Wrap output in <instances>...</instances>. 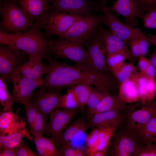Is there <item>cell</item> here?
Here are the masks:
<instances>
[{
	"label": "cell",
	"mask_w": 156,
	"mask_h": 156,
	"mask_svg": "<svg viewBox=\"0 0 156 156\" xmlns=\"http://www.w3.org/2000/svg\"><path fill=\"white\" fill-rule=\"evenodd\" d=\"M43 57L49 65L43 79V86L45 88L51 90L78 84L94 85L107 91L115 87V80L105 72L94 73L58 62L47 52Z\"/></svg>",
	"instance_id": "1"
},
{
	"label": "cell",
	"mask_w": 156,
	"mask_h": 156,
	"mask_svg": "<svg viewBox=\"0 0 156 156\" xmlns=\"http://www.w3.org/2000/svg\"><path fill=\"white\" fill-rule=\"evenodd\" d=\"M2 19L0 31L7 32H24L35 22L33 18L14 0H5L0 7Z\"/></svg>",
	"instance_id": "2"
},
{
	"label": "cell",
	"mask_w": 156,
	"mask_h": 156,
	"mask_svg": "<svg viewBox=\"0 0 156 156\" xmlns=\"http://www.w3.org/2000/svg\"><path fill=\"white\" fill-rule=\"evenodd\" d=\"M41 28L35 22L27 31L20 32L9 46L21 50L29 57L39 54L44 56L47 52L48 40L42 33Z\"/></svg>",
	"instance_id": "3"
},
{
	"label": "cell",
	"mask_w": 156,
	"mask_h": 156,
	"mask_svg": "<svg viewBox=\"0 0 156 156\" xmlns=\"http://www.w3.org/2000/svg\"><path fill=\"white\" fill-rule=\"evenodd\" d=\"M104 16L90 14L75 22L60 38L83 46L88 45L98 27L103 25Z\"/></svg>",
	"instance_id": "4"
},
{
	"label": "cell",
	"mask_w": 156,
	"mask_h": 156,
	"mask_svg": "<svg viewBox=\"0 0 156 156\" xmlns=\"http://www.w3.org/2000/svg\"><path fill=\"white\" fill-rule=\"evenodd\" d=\"M82 17L60 12H48L37 21L44 31V35L49 38L53 35L61 37L70 27Z\"/></svg>",
	"instance_id": "5"
},
{
	"label": "cell",
	"mask_w": 156,
	"mask_h": 156,
	"mask_svg": "<svg viewBox=\"0 0 156 156\" xmlns=\"http://www.w3.org/2000/svg\"><path fill=\"white\" fill-rule=\"evenodd\" d=\"M127 129L136 131L145 125L156 112V102L140 101L127 105L124 111Z\"/></svg>",
	"instance_id": "6"
},
{
	"label": "cell",
	"mask_w": 156,
	"mask_h": 156,
	"mask_svg": "<svg viewBox=\"0 0 156 156\" xmlns=\"http://www.w3.org/2000/svg\"><path fill=\"white\" fill-rule=\"evenodd\" d=\"M142 144L137 133L125 127L115 131L108 148L113 156H135Z\"/></svg>",
	"instance_id": "7"
},
{
	"label": "cell",
	"mask_w": 156,
	"mask_h": 156,
	"mask_svg": "<svg viewBox=\"0 0 156 156\" xmlns=\"http://www.w3.org/2000/svg\"><path fill=\"white\" fill-rule=\"evenodd\" d=\"M107 54L105 46L98 37L96 32L85 51L84 64H76V66L94 73L105 72L108 68L106 63Z\"/></svg>",
	"instance_id": "8"
},
{
	"label": "cell",
	"mask_w": 156,
	"mask_h": 156,
	"mask_svg": "<svg viewBox=\"0 0 156 156\" xmlns=\"http://www.w3.org/2000/svg\"><path fill=\"white\" fill-rule=\"evenodd\" d=\"M107 0H100L99 11L104 12L103 25L107 26L115 35L126 43L129 39L135 38L148 40L144 34L138 28L129 27L121 21L107 9Z\"/></svg>",
	"instance_id": "9"
},
{
	"label": "cell",
	"mask_w": 156,
	"mask_h": 156,
	"mask_svg": "<svg viewBox=\"0 0 156 156\" xmlns=\"http://www.w3.org/2000/svg\"><path fill=\"white\" fill-rule=\"evenodd\" d=\"M47 52L55 58H63L74 61L76 63L84 64L85 51L83 46L67 41L62 38L49 39Z\"/></svg>",
	"instance_id": "10"
},
{
	"label": "cell",
	"mask_w": 156,
	"mask_h": 156,
	"mask_svg": "<svg viewBox=\"0 0 156 156\" xmlns=\"http://www.w3.org/2000/svg\"><path fill=\"white\" fill-rule=\"evenodd\" d=\"M10 81L13 83L12 95L14 102L25 106L30 103L33 91L37 88L43 86V81L35 80L25 77L16 69L12 73Z\"/></svg>",
	"instance_id": "11"
},
{
	"label": "cell",
	"mask_w": 156,
	"mask_h": 156,
	"mask_svg": "<svg viewBox=\"0 0 156 156\" xmlns=\"http://www.w3.org/2000/svg\"><path fill=\"white\" fill-rule=\"evenodd\" d=\"M26 54L21 50L8 45L0 47V74L6 82L12 73L21 64Z\"/></svg>",
	"instance_id": "12"
},
{
	"label": "cell",
	"mask_w": 156,
	"mask_h": 156,
	"mask_svg": "<svg viewBox=\"0 0 156 156\" xmlns=\"http://www.w3.org/2000/svg\"><path fill=\"white\" fill-rule=\"evenodd\" d=\"M79 110L57 109L50 114L49 121L43 133L51 135V138L55 141Z\"/></svg>",
	"instance_id": "13"
},
{
	"label": "cell",
	"mask_w": 156,
	"mask_h": 156,
	"mask_svg": "<svg viewBox=\"0 0 156 156\" xmlns=\"http://www.w3.org/2000/svg\"><path fill=\"white\" fill-rule=\"evenodd\" d=\"M98 5L97 2L89 0H53L48 12H63L83 17L91 14Z\"/></svg>",
	"instance_id": "14"
},
{
	"label": "cell",
	"mask_w": 156,
	"mask_h": 156,
	"mask_svg": "<svg viewBox=\"0 0 156 156\" xmlns=\"http://www.w3.org/2000/svg\"><path fill=\"white\" fill-rule=\"evenodd\" d=\"M62 88L47 90L43 86L37 92L33 93L34 97L30 99V103L39 111L47 115L58 108L62 95Z\"/></svg>",
	"instance_id": "15"
},
{
	"label": "cell",
	"mask_w": 156,
	"mask_h": 156,
	"mask_svg": "<svg viewBox=\"0 0 156 156\" xmlns=\"http://www.w3.org/2000/svg\"><path fill=\"white\" fill-rule=\"evenodd\" d=\"M97 35L104 46L107 53H120L125 55L129 60H133L134 57L126 43L109 29H106L100 25L98 28Z\"/></svg>",
	"instance_id": "16"
},
{
	"label": "cell",
	"mask_w": 156,
	"mask_h": 156,
	"mask_svg": "<svg viewBox=\"0 0 156 156\" xmlns=\"http://www.w3.org/2000/svg\"><path fill=\"white\" fill-rule=\"evenodd\" d=\"M125 121V122L124 112L117 110H110L93 115L86 123V127L117 129Z\"/></svg>",
	"instance_id": "17"
},
{
	"label": "cell",
	"mask_w": 156,
	"mask_h": 156,
	"mask_svg": "<svg viewBox=\"0 0 156 156\" xmlns=\"http://www.w3.org/2000/svg\"><path fill=\"white\" fill-rule=\"evenodd\" d=\"M20 108L15 112L13 111H1L0 136H6L21 132L26 129V122L19 116Z\"/></svg>",
	"instance_id": "18"
},
{
	"label": "cell",
	"mask_w": 156,
	"mask_h": 156,
	"mask_svg": "<svg viewBox=\"0 0 156 156\" xmlns=\"http://www.w3.org/2000/svg\"><path fill=\"white\" fill-rule=\"evenodd\" d=\"M42 55L29 57L28 60L16 68L24 76L31 79L43 81V76L47 73L49 64L42 61Z\"/></svg>",
	"instance_id": "19"
},
{
	"label": "cell",
	"mask_w": 156,
	"mask_h": 156,
	"mask_svg": "<svg viewBox=\"0 0 156 156\" xmlns=\"http://www.w3.org/2000/svg\"><path fill=\"white\" fill-rule=\"evenodd\" d=\"M87 137V155L96 151L108 149L116 129L94 128Z\"/></svg>",
	"instance_id": "20"
},
{
	"label": "cell",
	"mask_w": 156,
	"mask_h": 156,
	"mask_svg": "<svg viewBox=\"0 0 156 156\" xmlns=\"http://www.w3.org/2000/svg\"><path fill=\"white\" fill-rule=\"evenodd\" d=\"M107 9L125 19L126 24L133 27L138 24L136 17H140V8L137 0H116Z\"/></svg>",
	"instance_id": "21"
},
{
	"label": "cell",
	"mask_w": 156,
	"mask_h": 156,
	"mask_svg": "<svg viewBox=\"0 0 156 156\" xmlns=\"http://www.w3.org/2000/svg\"><path fill=\"white\" fill-rule=\"evenodd\" d=\"M127 105V103L122 100L118 94L113 95L107 92L94 109L88 114L89 118L96 114L110 110L123 112Z\"/></svg>",
	"instance_id": "22"
},
{
	"label": "cell",
	"mask_w": 156,
	"mask_h": 156,
	"mask_svg": "<svg viewBox=\"0 0 156 156\" xmlns=\"http://www.w3.org/2000/svg\"><path fill=\"white\" fill-rule=\"evenodd\" d=\"M136 82L140 101L145 102L153 100L156 94L155 79L144 75L139 72L137 76Z\"/></svg>",
	"instance_id": "23"
},
{
	"label": "cell",
	"mask_w": 156,
	"mask_h": 156,
	"mask_svg": "<svg viewBox=\"0 0 156 156\" xmlns=\"http://www.w3.org/2000/svg\"><path fill=\"white\" fill-rule=\"evenodd\" d=\"M14 0L17 4L28 12L35 22L47 13L50 7L49 0Z\"/></svg>",
	"instance_id": "24"
},
{
	"label": "cell",
	"mask_w": 156,
	"mask_h": 156,
	"mask_svg": "<svg viewBox=\"0 0 156 156\" xmlns=\"http://www.w3.org/2000/svg\"><path fill=\"white\" fill-rule=\"evenodd\" d=\"M86 123L82 118L76 119L67 127L55 141L57 149L64 145L70 144V142L79 133L84 131Z\"/></svg>",
	"instance_id": "25"
},
{
	"label": "cell",
	"mask_w": 156,
	"mask_h": 156,
	"mask_svg": "<svg viewBox=\"0 0 156 156\" xmlns=\"http://www.w3.org/2000/svg\"><path fill=\"white\" fill-rule=\"evenodd\" d=\"M139 73L119 84L118 94L121 99L127 103H134L140 101L136 82L137 76Z\"/></svg>",
	"instance_id": "26"
},
{
	"label": "cell",
	"mask_w": 156,
	"mask_h": 156,
	"mask_svg": "<svg viewBox=\"0 0 156 156\" xmlns=\"http://www.w3.org/2000/svg\"><path fill=\"white\" fill-rule=\"evenodd\" d=\"M34 142L39 156H60L55 142L42 134L34 137Z\"/></svg>",
	"instance_id": "27"
},
{
	"label": "cell",
	"mask_w": 156,
	"mask_h": 156,
	"mask_svg": "<svg viewBox=\"0 0 156 156\" xmlns=\"http://www.w3.org/2000/svg\"><path fill=\"white\" fill-rule=\"evenodd\" d=\"M135 132L142 144L156 143V112L148 122Z\"/></svg>",
	"instance_id": "28"
},
{
	"label": "cell",
	"mask_w": 156,
	"mask_h": 156,
	"mask_svg": "<svg viewBox=\"0 0 156 156\" xmlns=\"http://www.w3.org/2000/svg\"><path fill=\"white\" fill-rule=\"evenodd\" d=\"M138 67L132 62H125L118 68L112 73L118 83L126 81L138 73Z\"/></svg>",
	"instance_id": "29"
},
{
	"label": "cell",
	"mask_w": 156,
	"mask_h": 156,
	"mask_svg": "<svg viewBox=\"0 0 156 156\" xmlns=\"http://www.w3.org/2000/svg\"><path fill=\"white\" fill-rule=\"evenodd\" d=\"M23 137L27 138L30 140L32 139L27 129L20 133L8 135L0 136V149L16 147L22 140Z\"/></svg>",
	"instance_id": "30"
},
{
	"label": "cell",
	"mask_w": 156,
	"mask_h": 156,
	"mask_svg": "<svg viewBox=\"0 0 156 156\" xmlns=\"http://www.w3.org/2000/svg\"><path fill=\"white\" fill-rule=\"evenodd\" d=\"M134 57L145 56L148 52L150 42L146 39L139 38L129 40L127 42Z\"/></svg>",
	"instance_id": "31"
},
{
	"label": "cell",
	"mask_w": 156,
	"mask_h": 156,
	"mask_svg": "<svg viewBox=\"0 0 156 156\" xmlns=\"http://www.w3.org/2000/svg\"><path fill=\"white\" fill-rule=\"evenodd\" d=\"M69 88L75 95L79 103L80 110H82L86 105L93 88L88 85L78 84L71 86Z\"/></svg>",
	"instance_id": "32"
},
{
	"label": "cell",
	"mask_w": 156,
	"mask_h": 156,
	"mask_svg": "<svg viewBox=\"0 0 156 156\" xmlns=\"http://www.w3.org/2000/svg\"><path fill=\"white\" fill-rule=\"evenodd\" d=\"M7 83L1 77H0V102L4 111H13L12 106L14 102L12 94L7 88Z\"/></svg>",
	"instance_id": "33"
},
{
	"label": "cell",
	"mask_w": 156,
	"mask_h": 156,
	"mask_svg": "<svg viewBox=\"0 0 156 156\" xmlns=\"http://www.w3.org/2000/svg\"><path fill=\"white\" fill-rule=\"evenodd\" d=\"M58 108L80 110L76 96L69 88L67 89L66 93L61 96Z\"/></svg>",
	"instance_id": "34"
},
{
	"label": "cell",
	"mask_w": 156,
	"mask_h": 156,
	"mask_svg": "<svg viewBox=\"0 0 156 156\" xmlns=\"http://www.w3.org/2000/svg\"><path fill=\"white\" fill-rule=\"evenodd\" d=\"M107 92L106 90L96 86L92 88L86 105L88 107V114L94 109Z\"/></svg>",
	"instance_id": "35"
},
{
	"label": "cell",
	"mask_w": 156,
	"mask_h": 156,
	"mask_svg": "<svg viewBox=\"0 0 156 156\" xmlns=\"http://www.w3.org/2000/svg\"><path fill=\"white\" fill-rule=\"evenodd\" d=\"M128 59L123 54L120 53H107L106 63L108 68L112 72L122 65Z\"/></svg>",
	"instance_id": "36"
},
{
	"label": "cell",
	"mask_w": 156,
	"mask_h": 156,
	"mask_svg": "<svg viewBox=\"0 0 156 156\" xmlns=\"http://www.w3.org/2000/svg\"><path fill=\"white\" fill-rule=\"evenodd\" d=\"M47 115L38 110L32 129V132L34 137L42 134L46 125Z\"/></svg>",
	"instance_id": "37"
},
{
	"label": "cell",
	"mask_w": 156,
	"mask_h": 156,
	"mask_svg": "<svg viewBox=\"0 0 156 156\" xmlns=\"http://www.w3.org/2000/svg\"><path fill=\"white\" fill-rule=\"evenodd\" d=\"M141 18L142 19L144 23L143 29H156V8L148 10Z\"/></svg>",
	"instance_id": "38"
},
{
	"label": "cell",
	"mask_w": 156,
	"mask_h": 156,
	"mask_svg": "<svg viewBox=\"0 0 156 156\" xmlns=\"http://www.w3.org/2000/svg\"><path fill=\"white\" fill-rule=\"evenodd\" d=\"M60 156H85L86 152L81 149L71 146L70 144L63 146L58 149Z\"/></svg>",
	"instance_id": "39"
},
{
	"label": "cell",
	"mask_w": 156,
	"mask_h": 156,
	"mask_svg": "<svg viewBox=\"0 0 156 156\" xmlns=\"http://www.w3.org/2000/svg\"><path fill=\"white\" fill-rule=\"evenodd\" d=\"M135 156H156V143L141 145L138 148Z\"/></svg>",
	"instance_id": "40"
},
{
	"label": "cell",
	"mask_w": 156,
	"mask_h": 156,
	"mask_svg": "<svg viewBox=\"0 0 156 156\" xmlns=\"http://www.w3.org/2000/svg\"><path fill=\"white\" fill-rule=\"evenodd\" d=\"M25 109L27 121L32 129L38 110L31 103L25 105Z\"/></svg>",
	"instance_id": "41"
},
{
	"label": "cell",
	"mask_w": 156,
	"mask_h": 156,
	"mask_svg": "<svg viewBox=\"0 0 156 156\" xmlns=\"http://www.w3.org/2000/svg\"><path fill=\"white\" fill-rule=\"evenodd\" d=\"M16 156H39L31 150L27 144L22 140L16 147Z\"/></svg>",
	"instance_id": "42"
},
{
	"label": "cell",
	"mask_w": 156,
	"mask_h": 156,
	"mask_svg": "<svg viewBox=\"0 0 156 156\" xmlns=\"http://www.w3.org/2000/svg\"><path fill=\"white\" fill-rule=\"evenodd\" d=\"M20 32H7L0 31V43L9 46L17 37Z\"/></svg>",
	"instance_id": "43"
},
{
	"label": "cell",
	"mask_w": 156,
	"mask_h": 156,
	"mask_svg": "<svg viewBox=\"0 0 156 156\" xmlns=\"http://www.w3.org/2000/svg\"><path fill=\"white\" fill-rule=\"evenodd\" d=\"M140 8V17L144 15L148 9L156 8V0H137Z\"/></svg>",
	"instance_id": "44"
},
{
	"label": "cell",
	"mask_w": 156,
	"mask_h": 156,
	"mask_svg": "<svg viewBox=\"0 0 156 156\" xmlns=\"http://www.w3.org/2000/svg\"><path fill=\"white\" fill-rule=\"evenodd\" d=\"M139 58L138 68L141 73H143L148 68L151 63L149 59L145 56H142Z\"/></svg>",
	"instance_id": "45"
},
{
	"label": "cell",
	"mask_w": 156,
	"mask_h": 156,
	"mask_svg": "<svg viewBox=\"0 0 156 156\" xmlns=\"http://www.w3.org/2000/svg\"><path fill=\"white\" fill-rule=\"evenodd\" d=\"M0 150V156H16V147L5 148Z\"/></svg>",
	"instance_id": "46"
},
{
	"label": "cell",
	"mask_w": 156,
	"mask_h": 156,
	"mask_svg": "<svg viewBox=\"0 0 156 156\" xmlns=\"http://www.w3.org/2000/svg\"><path fill=\"white\" fill-rule=\"evenodd\" d=\"M141 73L148 77L156 79V71L151 63L143 73Z\"/></svg>",
	"instance_id": "47"
},
{
	"label": "cell",
	"mask_w": 156,
	"mask_h": 156,
	"mask_svg": "<svg viewBox=\"0 0 156 156\" xmlns=\"http://www.w3.org/2000/svg\"><path fill=\"white\" fill-rule=\"evenodd\" d=\"M108 149L102 151H96L93 152L89 155L90 156H105L107 155Z\"/></svg>",
	"instance_id": "48"
},
{
	"label": "cell",
	"mask_w": 156,
	"mask_h": 156,
	"mask_svg": "<svg viewBox=\"0 0 156 156\" xmlns=\"http://www.w3.org/2000/svg\"><path fill=\"white\" fill-rule=\"evenodd\" d=\"M145 34L150 43L156 46V35H152L150 34Z\"/></svg>",
	"instance_id": "49"
},
{
	"label": "cell",
	"mask_w": 156,
	"mask_h": 156,
	"mask_svg": "<svg viewBox=\"0 0 156 156\" xmlns=\"http://www.w3.org/2000/svg\"><path fill=\"white\" fill-rule=\"evenodd\" d=\"M151 63L154 67L156 71V50L152 53L149 59Z\"/></svg>",
	"instance_id": "50"
}]
</instances>
